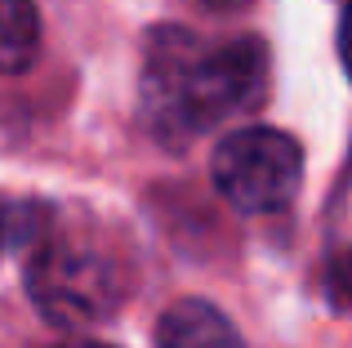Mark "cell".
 I'll return each instance as SVG.
<instances>
[{"label": "cell", "instance_id": "2", "mask_svg": "<svg viewBox=\"0 0 352 348\" xmlns=\"http://www.w3.org/2000/svg\"><path fill=\"white\" fill-rule=\"evenodd\" d=\"M27 295L54 326L107 322L125 299L116 254L80 237H50L27 263Z\"/></svg>", "mask_w": 352, "mask_h": 348}, {"label": "cell", "instance_id": "5", "mask_svg": "<svg viewBox=\"0 0 352 348\" xmlns=\"http://www.w3.org/2000/svg\"><path fill=\"white\" fill-rule=\"evenodd\" d=\"M41 54V14L36 0H0V72L18 76Z\"/></svg>", "mask_w": 352, "mask_h": 348}, {"label": "cell", "instance_id": "4", "mask_svg": "<svg viewBox=\"0 0 352 348\" xmlns=\"http://www.w3.org/2000/svg\"><path fill=\"white\" fill-rule=\"evenodd\" d=\"M156 348H245V340L210 299H179L156 322Z\"/></svg>", "mask_w": 352, "mask_h": 348}, {"label": "cell", "instance_id": "3", "mask_svg": "<svg viewBox=\"0 0 352 348\" xmlns=\"http://www.w3.org/2000/svg\"><path fill=\"white\" fill-rule=\"evenodd\" d=\"M210 174L223 201L241 215H276L303 183V148L294 134L272 125H241L219 139Z\"/></svg>", "mask_w": 352, "mask_h": 348}, {"label": "cell", "instance_id": "1", "mask_svg": "<svg viewBox=\"0 0 352 348\" xmlns=\"http://www.w3.org/2000/svg\"><path fill=\"white\" fill-rule=\"evenodd\" d=\"M267 45L245 36L206 45L188 27H156L143 54V121L165 143H188L267 94Z\"/></svg>", "mask_w": 352, "mask_h": 348}, {"label": "cell", "instance_id": "8", "mask_svg": "<svg viewBox=\"0 0 352 348\" xmlns=\"http://www.w3.org/2000/svg\"><path fill=\"white\" fill-rule=\"evenodd\" d=\"M210 5H214V9H241L245 0H210Z\"/></svg>", "mask_w": 352, "mask_h": 348}, {"label": "cell", "instance_id": "6", "mask_svg": "<svg viewBox=\"0 0 352 348\" xmlns=\"http://www.w3.org/2000/svg\"><path fill=\"white\" fill-rule=\"evenodd\" d=\"M330 290H335V299L344 308H352V250L335 263V268H330Z\"/></svg>", "mask_w": 352, "mask_h": 348}, {"label": "cell", "instance_id": "10", "mask_svg": "<svg viewBox=\"0 0 352 348\" xmlns=\"http://www.w3.org/2000/svg\"><path fill=\"white\" fill-rule=\"evenodd\" d=\"M0 246H5V232H0Z\"/></svg>", "mask_w": 352, "mask_h": 348}, {"label": "cell", "instance_id": "7", "mask_svg": "<svg viewBox=\"0 0 352 348\" xmlns=\"http://www.w3.org/2000/svg\"><path fill=\"white\" fill-rule=\"evenodd\" d=\"M339 58L352 67V5L344 9V18H339Z\"/></svg>", "mask_w": 352, "mask_h": 348}, {"label": "cell", "instance_id": "9", "mask_svg": "<svg viewBox=\"0 0 352 348\" xmlns=\"http://www.w3.org/2000/svg\"><path fill=\"white\" fill-rule=\"evenodd\" d=\"M80 348H112V344H80Z\"/></svg>", "mask_w": 352, "mask_h": 348}]
</instances>
